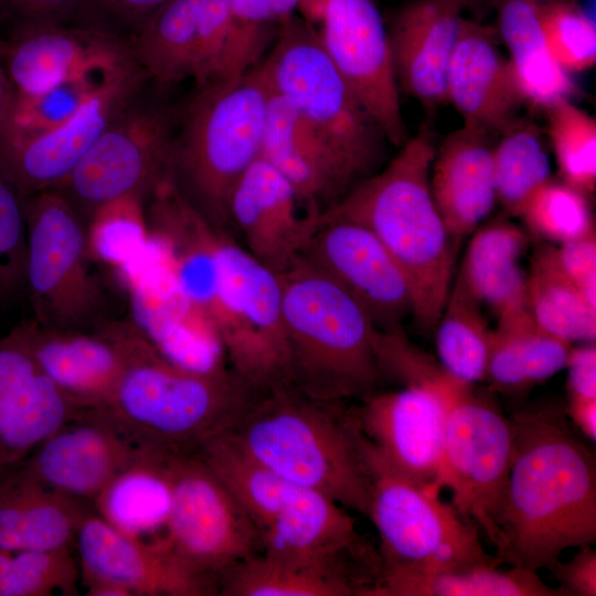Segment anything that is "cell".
<instances>
[{"instance_id": "obj_1", "label": "cell", "mask_w": 596, "mask_h": 596, "mask_svg": "<svg viewBox=\"0 0 596 596\" xmlns=\"http://www.w3.org/2000/svg\"><path fill=\"white\" fill-rule=\"evenodd\" d=\"M513 453L499 518L500 565L539 572L596 542V465L555 405L511 419Z\"/></svg>"}, {"instance_id": "obj_2", "label": "cell", "mask_w": 596, "mask_h": 596, "mask_svg": "<svg viewBox=\"0 0 596 596\" xmlns=\"http://www.w3.org/2000/svg\"><path fill=\"white\" fill-rule=\"evenodd\" d=\"M435 151V135L423 126L379 172L319 219L352 221L377 236L409 280L412 319L424 333L434 331L447 300L458 247L430 192Z\"/></svg>"}, {"instance_id": "obj_3", "label": "cell", "mask_w": 596, "mask_h": 596, "mask_svg": "<svg viewBox=\"0 0 596 596\" xmlns=\"http://www.w3.org/2000/svg\"><path fill=\"white\" fill-rule=\"evenodd\" d=\"M345 406L280 385L257 393L227 434L290 483L368 517L369 475L358 425Z\"/></svg>"}, {"instance_id": "obj_4", "label": "cell", "mask_w": 596, "mask_h": 596, "mask_svg": "<svg viewBox=\"0 0 596 596\" xmlns=\"http://www.w3.org/2000/svg\"><path fill=\"white\" fill-rule=\"evenodd\" d=\"M278 276L287 385L344 405L382 390L377 329L364 309L337 283L299 259Z\"/></svg>"}, {"instance_id": "obj_5", "label": "cell", "mask_w": 596, "mask_h": 596, "mask_svg": "<svg viewBox=\"0 0 596 596\" xmlns=\"http://www.w3.org/2000/svg\"><path fill=\"white\" fill-rule=\"evenodd\" d=\"M270 92L260 63L236 81L198 86L170 147L163 175L209 224L233 236L230 198L260 157Z\"/></svg>"}, {"instance_id": "obj_6", "label": "cell", "mask_w": 596, "mask_h": 596, "mask_svg": "<svg viewBox=\"0 0 596 596\" xmlns=\"http://www.w3.org/2000/svg\"><path fill=\"white\" fill-rule=\"evenodd\" d=\"M257 393L228 366L194 371L169 361L139 331L110 397L98 409L143 448L189 454L227 433Z\"/></svg>"}, {"instance_id": "obj_7", "label": "cell", "mask_w": 596, "mask_h": 596, "mask_svg": "<svg viewBox=\"0 0 596 596\" xmlns=\"http://www.w3.org/2000/svg\"><path fill=\"white\" fill-rule=\"evenodd\" d=\"M190 301L219 342L225 362L257 392L287 385L279 276L230 233L216 230L213 259Z\"/></svg>"}, {"instance_id": "obj_8", "label": "cell", "mask_w": 596, "mask_h": 596, "mask_svg": "<svg viewBox=\"0 0 596 596\" xmlns=\"http://www.w3.org/2000/svg\"><path fill=\"white\" fill-rule=\"evenodd\" d=\"M260 64L270 87L292 104L359 185L389 162L391 143L329 58L312 24L296 13L283 20Z\"/></svg>"}, {"instance_id": "obj_9", "label": "cell", "mask_w": 596, "mask_h": 596, "mask_svg": "<svg viewBox=\"0 0 596 596\" xmlns=\"http://www.w3.org/2000/svg\"><path fill=\"white\" fill-rule=\"evenodd\" d=\"M361 448L382 570L434 573L497 561L483 549L479 530L439 498V489L393 468L362 435Z\"/></svg>"}, {"instance_id": "obj_10", "label": "cell", "mask_w": 596, "mask_h": 596, "mask_svg": "<svg viewBox=\"0 0 596 596\" xmlns=\"http://www.w3.org/2000/svg\"><path fill=\"white\" fill-rule=\"evenodd\" d=\"M150 79L55 189L85 225L103 204L138 194L143 199L164 174L181 110L163 100Z\"/></svg>"}, {"instance_id": "obj_11", "label": "cell", "mask_w": 596, "mask_h": 596, "mask_svg": "<svg viewBox=\"0 0 596 596\" xmlns=\"http://www.w3.org/2000/svg\"><path fill=\"white\" fill-rule=\"evenodd\" d=\"M25 296L46 328L91 330L102 320V287L89 268L86 225L56 191L24 198Z\"/></svg>"}, {"instance_id": "obj_12", "label": "cell", "mask_w": 596, "mask_h": 596, "mask_svg": "<svg viewBox=\"0 0 596 596\" xmlns=\"http://www.w3.org/2000/svg\"><path fill=\"white\" fill-rule=\"evenodd\" d=\"M472 387L464 390L449 408L436 487L450 492V504L458 514L497 550L513 426L493 402L477 395Z\"/></svg>"}, {"instance_id": "obj_13", "label": "cell", "mask_w": 596, "mask_h": 596, "mask_svg": "<svg viewBox=\"0 0 596 596\" xmlns=\"http://www.w3.org/2000/svg\"><path fill=\"white\" fill-rule=\"evenodd\" d=\"M172 507L163 541L193 570L217 582L262 551L260 534L235 496L196 453H167Z\"/></svg>"}, {"instance_id": "obj_14", "label": "cell", "mask_w": 596, "mask_h": 596, "mask_svg": "<svg viewBox=\"0 0 596 596\" xmlns=\"http://www.w3.org/2000/svg\"><path fill=\"white\" fill-rule=\"evenodd\" d=\"M396 386L370 395L350 408L351 413L361 435L386 462L436 487L449 408L472 386L451 377Z\"/></svg>"}, {"instance_id": "obj_15", "label": "cell", "mask_w": 596, "mask_h": 596, "mask_svg": "<svg viewBox=\"0 0 596 596\" xmlns=\"http://www.w3.org/2000/svg\"><path fill=\"white\" fill-rule=\"evenodd\" d=\"M321 45L392 146L408 137L386 24L375 0H326L315 25Z\"/></svg>"}, {"instance_id": "obj_16", "label": "cell", "mask_w": 596, "mask_h": 596, "mask_svg": "<svg viewBox=\"0 0 596 596\" xmlns=\"http://www.w3.org/2000/svg\"><path fill=\"white\" fill-rule=\"evenodd\" d=\"M148 79L136 62L108 74L62 126L26 139L0 140V169L23 199L55 189Z\"/></svg>"}, {"instance_id": "obj_17", "label": "cell", "mask_w": 596, "mask_h": 596, "mask_svg": "<svg viewBox=\"0 0 596 596\" xmlns=\"http://www.w3.org/2000/svg\"><path fill=\"white\" fill-rule=\"evenodd\" d=\"M299 260L343 288L377 330L403 329L404 321L412 318L409 280L368 227L347 220H319Z\"/></svg>"}, {"instance_id": "obj_18", "label": "cell", "mask_w": 596, "mask_h": 596, "mask_svg": "<svg viewBox=\"0 0 596 596\" xmlns=\"http://www.w3.org/2000/svg\"><path fill=\"white\" fill-rule=\"evenodd\" d=\"M230 33L227 0H171L130 41L136 63L162 89L219 82Z\"/></svg>"}, {"instance_id": "obj_19", "label": "cell", "mask_w": 596, "mask_h": 596, "mask_svg": "<svg viewBox=\"0 0 596 596\" xmlns=\"http://www.w3.org/2000/svg\"><path fill=\"white\" fill-rule=\"evenodd\" d=\"M17 328L40 371L82 408L107 403L139 334L132 321L60 330L31 319Z\"/></svg>"}, {"instance_id": "obj_20", "label": "cell", "mask_w": 596, "mask_h": 596, "mask_svg": "<svg viewBox=\"0 0 596 596\" xmlns=\"http://www.w3.org/2000/svg\"><path fill=\"white\" fill-rule=\"evenodd\" d=\"M145 450L105 412L86 408L18 467L56 491L92 503Z\"/></svg>"}, {"instance_id": "obj_21", "label": "cell", "mask_w": 596, "mask_h": 596, "mask_svg": "<svg viewBox=\"0 0 596 596\" xmlns=\"http://www.w3.org/2000/svg\"><path fill=\"white\" fill-rule=\"evenodd\" d=\"M74 545L82 579L114 583L132 596L219 595L217 582L189 566L163 540L128 538L94 509L82 521Z\"/></svg>"}, {"instance_id": "obj_22", "label": "cell", "mask_w": 596, "mask_h": 596, "mask_svg": "<svg viewBox=\"0 0 596 596\" xmlns=\"http://www.w3.org/2000/svg\"><path fill=\"white\" fill-rule=\"evenodd\" d=\"M228 213L236 240L277 275L298 262L319 224L306 212L291 183L263 157L238 180Z\"/></svg>"}, {"instance_id": "obj_23", "label": "cell", "mask_w": 596, "mask_h": 596, "mask_svg": "<svg viewBox=\"0 0 596 596\" xmlns=\"http://www.w3.org/2000/svg\"><path fill=\"white\" fill-rule=\"evenodd\" d=\"M3 40L1 65L19 94L135 61L129 42L76 25L26 29Z\"/></svg>"}, {"instance_id": "obj_24", "label": "cell", "mask_w": 596, "mask_h": 596, "mask_svg": "<svg viewBox=\"0 0 596 596\" xmlns=\"http://www.w3.org/2000/svg\"><path fill=\"white\" fill-rule=\"evenodd\" d=\"M447 98L464 125L499 137L524 105L496 30L462 18L447 73Z\"/></svg>"}, {"instance_id": "obj_25", "label": "cell", "mask_w": 596, "mask_h": 596, "mask_svg": "<svg viewBox=\"0 0 596 596\" xmlns=\"http://www.w3.org/2000/svg\"><path fill=\"white\" fill-rule=\"evenodd\" d=\"M461 11L448 0H409L386 25L398 89L427 110L448 102L447 73Z\"/></svg>"}, {"instance_id": "obj_26", "label": "cell", "mask_w": 596, "mask_h": 596, "mask_svg": "<svg viewBox=\"0 0 596 596\" xmlns=\"http://www.w3.org/2000/svg\"><path fill=\"white\" fill-rule=\"evenodd\" d=\"M260 157L291 183L306 212L317 219L359 185L307 127L292 104L273 88Z\"/></svg>"}, {"instance_id": "obj_27", "label": "cell", "mask_w": 596, "mask_h": 596, "mask_svg": "<svg viewBox=\"0 0 596 596\" xmlns=\"http://www.w3.org/2000/svg\"><path fill=\"white\" fill-rule=\"evenodd\" d=\"M262 551L311 563H373L379 560L356 531L345 508L317 491L296 486L260 531Z\"/></svg>"}, {"instance_id": "obj_28", "label": "cell", "mask_w": 596, "mask_h": 596, "mask_svg": "<svg viewBox=\"0 0 596 596\" xmlns=\"http://www.w3.org/2000/svg\"><path fill=\"white\" fill-rule=\"evenodd\" d=\"M494 138L464 125L436 147L429 174L430 192L457 244L481 225L497 202Z\"/></svg>"}, {"instance_id": "obj_29", "label": "cell", "mask_w": 596, "mask_h": 596, "mask_svg": "<svg viewBox=\"0 0 596 596\" xmlns=\"http://www.w3.org/2000/svg\"><path fill=\"white\" fill-rule=\"evenodd\" d=\"M89 502L66 496L21 467L0 475V549L47 551L72 547Z\"/></svg>"}, {"instance_id": "obj_30", "label": "cell", "mask_w": 596, "mask_h": 596, "mask_svg": "<svg viewBox=\"0 0 596 596\" xmlns=\"http://www.w3.org/2000/svg\"><path fill=\"white\" fill-rule=\"evenodd\" d=\"M377 570L363 564L311 563L259 552L219 578L225 596H366Z\"/></svg>"}, {"instance_id": "obj_31", "label": "cell", "mask_w": 596, "mask_h": 596, "mask_svg": "<svg viewBox=\"0 0 596 596\" xmlns=\"http://www.w3.org/2000/svg\"><path fill=\"white\" fill-rule=\"evenodd\" d=\"M543 0H498V32L524 104L546 110L571 100L578 87L552 56L542 25Z\"/></svg>"}, {"instance_id": "obj_32", "label": "cell", "mask_w": 596, "mask_h": 596, "mask_svg": "<svg viewBox=\"0 0 596 596\" xmlns=\"http://www.w3.org/2000/svg\"><path fill=\"white\" fill-rule=\"evenodd\" d=\"M92 503L94 511L124 535L145 542L162 541L172 507L167 453L146 448Z\"/></svg>"}, {"instance_id": "obj_33", "label": "cell", "mask_w": 596, "mask_h": 596, "mask_svg": "<svg viewBox=\"0 0 596 596\" xmlns=\"http://www.w3.org/2000/svg\"><path fill=\"white\" fill-rule=\"evenodd\" d=\"M525 231L507 220L479 226L467 246L458 276L498 319L526 309V275L520 260Z\"/></svg>"}, {"instance_id": "obj_34", "label": "cell", "mask_w": 596, "mask_h": 596, "mask_svg": "<svg viewBox=\"0 0 596 596\" xmlns=\"http://www.w3.org/2000/svg\"><path fill=\"white\" fill-rule=\"evenodd\" d=\"M479 562L434 573L382 570L369 596H565L538 572Z\"/></svg>"}, {"instance_id": "obj_35", "label": "cell", "mask_w": 596, "mask_h": 596, "mask_svg": "<svg viewBox=\"0 0 596 596\" xmlns=\"http://www.w3.org/2000/svg\"><path fill=\"white\" fill-rule=\"evenodd\" d=\"M525 302L534 322L546 332L572 344L595 342L596 308L564 274L551 244L544 243L533 253Z\"/></svg>"}, {"instance_id": "obj_36", "label": "cell", "mask_w": 596, "mask_h": 596, "mask_svg": "<svg viewBox=\"0 0 596 596\" xmlns=\"http://www.w3.org/2000/svg\"><path fill=\"white\" fill-rule=\"evenodd\" d=\"M481 306L457 275L434 329L437 361L464 386L486 381L492 330Z\"/></svg>"}, {"instance_id": "obj_37", "label": "cell", "mask_w": 596, "mask_h": 596, "mask_svg": "<svg viewBox=\"0 0 596 596\" xmlns=\"http://www.w3.org/2000/svg\"><path fill=\"white\" fill-rule=\"evenodd\" d=\"M196 454L235 496L259 533L296 487L249 456L227 433L204 443Z\"/></svg>"}, {"instance_id": "obj_38", "label": "cell", "mask_w": 596, "mask_h": 596, "mask_svg": "<svg viewBox=\"0 0 596 596\" xmlns=\"http://www.w3.org/2000/svg\"><path fill=\"white\" fill-rule=\"evenodd\" d=\"M493 148L497 201L519 216L529 198L551 177L543 135L531 120L520 117L500 136Z\"/></svg>"}, {"instance_id": "obj_39", "label": "cell", "mask_w": 596, "mask_h": 596, "mask_svg": "<svg viewBox=\"0 0 596 596\" xmlns=\"http://www.w3.org/2000/svg\"><path fill=\"white\" fill-rule=\"evenodd\" d=\"M113 72L75 77L30 94L15 93L0 140L26 139L62 126Z\"/></svg>"}, {"instance_id": "obj_40", "label": "cell", "mask_w": 596, "mask_h": 596, "mask_svg": "<svg viewBox=\"0 0 596 596\" xmlns=\"http://www.w3.org/2000/svg\"><path fill=\"white\" fill-rule=\"evenodd\" d=\"M86 235L92 260L116 268L127 265L150 241L145 199L129 194L100 205L86 224Z\"/></svg>"}, {"instance_id": "obj_41", "label": "cell", "mask_w": 596, "mask_h": 596, "mask_svg": "<svg viewBox=\"0 0 596 596\" xmlns=\"http://www.w3.org/2000/svg\"><path fill=\"white\" fill-rule=\"evenodd\" d=\"M528 230L552 244H564L595 234L588 194L550 178L526 201L519 215Z\"/></svg>"}, {"instance_id": "obj_42", "label": "cell", "mask_w": 596, "mask_h": 596, "mask_svg": "<svg viewBox=\"0 0 596 596\" xmlns=\"http://www.w3.org/2000/svg\"><path fill=\"white\" fill-rule=\"evenodd\" d=\"M78 577L79 565L71 547L0 549V596L76 595Z\"/></svg>"}, {"instance_id": "obj_43", "label": "cell", "mask_w": 596, "mask_h": 596, "mask_svg": "<svg viewBox=\"0 0 596 596\" xmlns=\"http://www.w3.org/2000/svg\"><path fill=\"white\" fill-rule=\"evenodd\" d=\"M547 135L562 181L590 194L596 188V120L572 100L546 110Z\"/></svg>"}, {"instance_id": "obj_44", "label": "cell", "mask_w": 596, "mask_h": 596, "mask_svg": "<svg viewBox=\"0 0 596 596\" xmlns=\"http://www.w3.org/2000/svg\"><path fill=\"white\" fill-rule=\"evenodd\" d=\"M230 33L219 82L241 78L272 49L279 28L270 0H227Z\"/></svg>"}, {"instance_id": "obj_45", "label": "cell", "mask_w": 596, "mask_h": 596, "mask_svg": "<svg viewBox=\"0 0 596 596\" xmlns=\"http://www.w3.org/2000/svg\"><path fill=\"white\" fill-rule=\"evenodd\" d=\"M542 25L554 60L570 74L596 63L595 23L575 0H543Z\"/></svg>"}, {"instance_id": "obj_46", "label": "cell", "mask_w": 596, "mask_h": 596, "mask_svg": "<svg viewBox=\"0 0 596 596\" xmlns=\"http://www.w3.org/2000/svg\"><path fill=\"white\" fill-rule=\"evenodd\" d=\"M24 199L0 169V306L25 295Z\"/></svg>"}, {"instance_id": "obj_47", "label": "cell", "mask_w": 596, "mask_h": 596, "mask_svg": "<svg viewBox=\"0 0 596 596\" xmlns=\"http://www.w3.org/2000/svg\"><path fill=\"white\" fill-rule=\"evenodd\" d=\"M529 317L524 309L498 319L492 330L486 381L503 394L520 395L530 389L522 362V333Z\"/></svg>"}, {"instance_id": "obj_48", "label": "cell", "mask_w": 596, "mask_h": 596, "mask_svg": "<svg viewBox=\"0 0 596 596\" xmlns=\"http://www.w3.org/2000/svg\"><path fill=\"white\" fill-rule=\"evenodd\" d=\"M171 0H83L72 25L130 41Z\"/></svg>"}, {"instance_id": "obj_49", "label": "cell", "mask_w": 596, "mask_h": 596, "mask_svg": "<svg viewBox=\"0 0 596 596\" xmlns=\"http://www.w3.org/2000/svg\"><path fill=\"white\" fill-rule=\"evenodd\" d=\"M18 328L0 338V418L42 379Z\"/></svg>"}, {"instance_id": "obj_50", "label": "cell", "mask_w": 596, "mask_h": 596, "mask_svg": "<svg viewBox=\"0 0 596 596\" xmlns=\"http://www.w3.org/2000/svg\"><path fill=\"white\" fill-rule=\"evenodd\" d=\"M572 345L540 328L530 316L522 333V362L529 387L565 369Z\"/></svg>"}, {"instance_id": "obj_51", "label": "cell", "mask_w": 596, "mask_h": 596, "mask_svg": "<svg viewBox=\"0 0 596 596\" xmlns=\"http://www.w3.org/2000/svg\"><path fill=\"white\" fill-rule=\"evenodd\" d=\"M83 0H0V20L18 31L72 25Z\"/></svg>"}, {"instance_id": "obj_52", "label": "cell", "mask_w": 596, "mask_h": 596, "mask_svg": "<svg viewBox=\"0 0 596 596\" xmlns=\"http://www.w3.org/2000/svg\"><path fill=\"white\" fill-rule=\"evenodd\" d=\"M556 260L564 274L596 308V236L553 245Z\"/></svg>"}, {"instance_id": "obj_53", "label": "cell", "mask_w": 596, "mask_h": 596, "mask_svg": "<svg viewBox=\"0 0 596 596\" xmlns=\"http://www.w3.org/2000/svg\"><path fill=\"white\" fill-rule=\"evenodd\" d=\"M549 571L565 596L596 595V551L593 545L578 547L571 560H558Z\"/></svg>"}, {"instance_id": "obj_54", "label": "cell", "mask_w": 596, "mask_h": 596, "mask_svg": "<svg viewBox=\"0 0 596 596\" xmlns=\"http://www.w3.org/2000/svg\"><path fill=\"white\" fill-rule=\"evenodd\" d=\"M567 370V401L596 400V347L584 342L570 350Z\"/></svg>"}, {"instance_id": "obj_55", "label": "cell", "mask_w": 596, "mask_h": 596, "mask_svg": "<svg viewBox=\"0 0 596 596\" xmlns=\"http://www.w3.org/2000/svg\"><path fill=\"white\" fill-rule=\"evenodd\" d=\"M566 417L590 441L596 439V400L567 401L564 408Z\"/></svg>"}, {"instance_id": "obj_56", "label": "cell", "mask_w": 596, "mask_h": 596, "mask_svg": "<svg viewBox=\"0 0 596 596\" xmlns=\"http://www.w3.org/2000/svg\"><path fill=\"white\" fill-rule=\"evenodd\" d=\"M14 94L15 92L0 64V129L7 119Z\"/></svg>"}, {"instance_id": "obj_57", "label": "cell", "mask_w": 596, "mask_h": 596, "mask_svg": "<svg viewBox=\"0 0 596 596\" xmlns=\"http://www.w3.org/2000/svg\"><path fill=\"white\" fill-rule=\"evenodd\" d=\"M299 2L300 0H270L279 23L296 12Z\"/></svg>"}, {"instance_id": "obj_58", "label": "cell", "mask_w": 596, "mask_h": 596, "mask_svg": "<svg viewBox=\"0 0 596 596\" xmlns=\"http://www.w3.org/2000/svg\"><path fill=\"white\" fill-rule=\"evenodd\" d=\"M458 4L462 10L464 9H480L490 6H496L498 0H448Z\"/></svg>"}, {"instance_id": "obj_59", "label": "cell", "mask_w": 596, "mask_h": 596, "mask_svg": "<svg viewBox=\"0 0 596 596\" xmlns=\"http://www.w3.org/2000/svg\"><path fill=\"white\" fill-rule=\"evenodd\" d=\"M3 49H4V40L0 36V64H1Z\"/></svg>"}]
</instances>
